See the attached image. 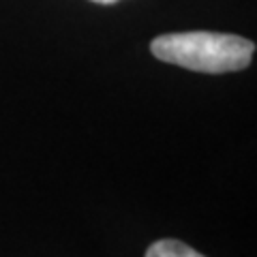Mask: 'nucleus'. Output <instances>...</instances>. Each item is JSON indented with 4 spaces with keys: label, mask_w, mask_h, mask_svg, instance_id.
I'll use <instances>...</instances> for the list:
<instances>
[{
    "label": "nucleus",
    "mask_w": 257,
    "mask_h": 257,
    "mask_svg": "<svg viewBox=\"0 0 257 257\" xmlns=\"http://www.w3.org/2000/svg\"><path fill=\"white\" fill-rule=\"evenodd\" d=\"M150 52L161 62L178 64L197 73H231L251 64L255 43L238 35L193 30L152 39Z\"/></svg>",
    "instance_id": "nucleus-1"
},
{
    "label": "nucleus",
    "mask_w": 257,
    "mask_h": 257,
    "mask_svg": "<svg viewBox=\"0 0 257 257\" xmlns=\"http://www.w3.org/2000/svg\"><path fill=\"white\" fill-rule=\"evenodd\" d=\"M146 257H206L202 253H197L195 248H191L189 244L180 242V240L167 238V240H157L146 248Z\"/></svg>",
    "instance_id": "nucleus-2"
},
{
    "label": "nucleus",
    "mask_w": 257,
    "mask_h": 257,
    "mask_svg": "<svg viewBox=\"0 0 257 257\" xmlns=\"http://www.w3.org/2000/svg\"><path fill=\"white\" fill-rule=\"evenodd\" d=\"M92 3H96V5H114V3H118V0H92Z\"/></svg>",
    "instance_id": "nucleus-3"
}]
</instances>
